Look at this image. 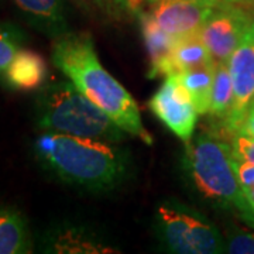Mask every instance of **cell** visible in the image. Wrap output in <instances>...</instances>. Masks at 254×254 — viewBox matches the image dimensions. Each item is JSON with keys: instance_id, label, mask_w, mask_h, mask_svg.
Segmentation results:
<instances>
[{"instance_id": "obj_27", "label": "cell", "mask_w": 254, "mask_h": 254, "mask_svg": "<svg viewBox=\"0 0 254 254\" xmlns=\"http://www.w3.org/2000/svg\"><path fill=\"white\" fill-rule=\"evenodd\" d=\"M223 1H230V3H236V0H223Z\"/></svg>"}, {"instance_id": "obj_3", "label": "cell", "mask_w": 254, "mask_h": 254, "mask_svg": "<svg viewBox=\"0 0 254 254\" xmlns=\"http://www.w3.org/2000/svg\"><path fill=\"white\" fill-rule=\"evenodd\" d=\"M37 128L75 137L119 143L126 131L88 99L71 81H54L38 89L34 100Z\"/></svg>"}, {"instance_id": "obj_5", "label": "cell", "mask_w": 254, "mask_h": 254, "mask_svg": "<svg viewBox=\"0 0 254 254\" xmlns=\"http://www.w3.org/2000/svg\"><path fill=\"white\" fill-rule=\"evenodd\" d=\"M155 226L165 247L178 254H219L226 240L205 216L177 202H163L155 210Z\"/></svg>"}, {"instance_id": "obj_8", "label": "cell", "mask_w": 254, "mask_h": 254, "mask_svg": "<svg viewBox=\"0 0 254 254\" xmlns=\"http://www.w3.org/2000/svg\"><path fill=\"white\" fill-rule=\"evenodd\" d=\"M233 82V106L225 122L233 136L239 131L246 110L254 100V18L240 44L227 60Z\"/></svg>"}, {"instance_id": "obj_26", "label": "cell", "mask_w": 254, "mask_h": 254, "mask_svg": "<svg viewBox=\"0 0 254 254\" xmlns=\"http://www.w3.org/2000/svg\"><path fill=\"white\" fill-rule=\"evenodd\" d=\"M154 1H157V0H147V6H150V4L154 3Z\"/></svg>"}, {"instance_id": "obj_15", "label": "cell", "mask_w": 254, "mask_h": 254, "mask_svg": "<svg viewBox=\"0 0 254 254\" xmlns=\"http://www.w3.org/2000/svg\"><path fill=\"white\" fill-rule=\"evenodd\" d=\"M177 75L184 89L192 100L198 115H208L215 75V61Z\"/></svg>"}, {"instance_id": "obj_12", "label": "cell", "mask_w": 254, "mask_h": 254, "mask_svg": "<svg viewBox=\"0 0 254 254\" xmlns=\"http://www.w3.org/2000/svg\"><path fill=\"white\" fill-rule=\"evenodd\" d=\"M48 66L43 55L20 48L9 65L3 82L14 91H37L46 85Z\"/></svg>"}, {"instance_id": "obj_1", "label": "cell", "mask_w": 254, "mask_h": 254, "mask_svg": "<svg viewBox=\"0 0 254 254\" xmlns=\"http://www.w3.org/2000/svg\"><path fill=\"white\" fill-rule=\"evenodd\" d=\"M51 60L68 81L109 115L127 134L138 137L145 144H153L136 100L100 64L89 33L68 31L54 38Z\"/></svg>"}, {"instance_id": "obj_16", "label": "cell", "mask_w": 254, "mask_h": 254, "mask_svg": "<svg viewBox=\"0 0 254 254\" xmlns=\"http://www.w3.org/2000/svg\"><path fill=\"white\" fill-rule=\"evenodd\" d=\"M209 63H213V60L199 34L177 38L170 57L171 73L184 72Z\"/></svg>"}, {"instance_id": "obj_24", "label": "cell", "mask_w": 254, "mask_h": 254, "mask_svg": "<svg viewBox=\"0 0 254 254\" xmlns=\"http://www.w3.org/2000/svg\"><path fill=\"white\" fill-rule=\"evenodd\" d=\"M78 7H81L85 11H98V13H108L106 11V4L105 0H71Z\"/></svg>"}, {"instance_id": "obj_20", "label": "cell", "mask_w": 254, "mask_h": 254, "mask_svg": "<svg viewBox=\"0 0 254 254\" xmlns=\"http://www.w3.org/2000/svg\"><path fill=\"white\" fill-rule=\"evenodd\" d=\"M105 4L113 16H137L147 9V0H105Z\"/></svg>"}, {"instance_id": "obj_6", "label": "cell", "mask_w": 254, "mask_h": 254, "mask_svg": "<svg viewBox=\"0 0 254 254\" xmlns=\"http://www.w3.org/2000/svg\"><path fill=\"white\" fill-rule=\"evenodd\" d=\"M236 4L220 1L198 33L215 63L230 58L253 21V16Z\"/></svg>"}, {"instance_id": "obj_25", "label": "cell", "mask_w": 254, "mask_h": 254, "mask_svg": "<svg viewBox=\"0 0 254 254\" xmlns=\"http://www.w3.org/2000/svg\"><path fill=\"white\" fill-rule=\"evenodd\" d=\"M247 1H254V0H236V3H247Z\"/></svg>"}, {"instance_id": "obj_23", "label": "cell", "mask_w": 254, "mask_h": 254, "mask_svg": "<svg viewBox=\"0 0 254 254\" xmlns=\"http://www.w3.org/2000/svg\"><path fill=\"white\" fill-rule=\"evenodd\" d=\"M237 133L254 137V100L250 103V106L247 108V110H246L245 118H243V122H242V125L239 127Z\"/></svg>"}, {"instance_id": "obj_4", "label": "cell", "mask_w": 254, "mask_h": 254, "mask_svg": "<svg viewBox=\"0 0 254 254\" xmlns=\"http://www.w3.org/2000/svg\"><path fill=\"white\" fill-rule=\"evenodd\" d=\"M184 165L195 188L205 198L236 209L247 223L254 226V212L233 167L232 145L209 133H199L187 143Z\"/></svg>"}, {"instance_id": "obj_21", "label": "cell", "mask_w": 254, "mask_h": 254, "mask_svg": "<svg viewBox=\"0 0 254 254\" xmlns=\"http://www.w3.org/2000/svg\"><path fill=\"white\" fill-rule=\"evenodd\" d=\"M232 154L236 160L254 164V137L235 133L232 137Z\"/></svg>"}, {"instance_id": "obj_14", "label": "cell", "mask_w": 254, "mask_h": 254, "mask_svg": "<svg viewBox=\"0 0 254 254\" xmlns=\"http://www.w3.org/2000/svg\"><path fill=\"white\" fill-rule=\"evenodd\" d=\"M33 242L26 218L11 206H0V254H27Z\"/></svg>"}, {"instance_id": "obj_9", "label": "cell", "mask_w": 254, "mask_h": 254, "mask_svg": "<svg viewBox=\"0 0 254 254\" xmlns=\"http://www.w3.org/2000/svg\"><path fill=\"white\" fill-rule=\"evenodd\" d=\"M220 1L223 0H157L145 10L161 30L180 38L198 34Z\"/></svg>"}, {"instance_id": "obj_17", "label": "cell", "mask_w": 254, "mask_h": 254, "mask_svg": "<svg viewBox=\"0 0 254 254\" xmlns=\"http://www.w3.org/2000/svg\"><path fill=\"white\" fill-rule=\"evenodd\" d=\"M233 106V82L227 61L215 63V75L212 86V98L209 113L212 118L226 122Z\"/></svg>"}, {"instance_id": "obj_7", "label": "cell", "mask_w": 254, "mask_h": 254, "mask_svg": "<svg viewBox=\"0 0 254 254\" xmlns=\"http://www.w3.org/2000/svg\"><path fill=\"white\" fill-rule=\"evenodd\" d=\"M148 108L155 118L185 144L192 140L199 115L177 73L165 75L161 86L148 100Z\"/></svg>"}, {"instance_id": "obj_18", "label": "cell", "mask_w": 254, "mask_h": 254, "mask_svg": "<svg viewBox=\"0 0 254 254\" xmlns=\"http://www.w3.org/2000/svg\"><path fill=\"white\" fill-rule=\"evenodd\" d=\"M21 30L9 23H0V81L4 79L9 65L18 50L21 48Z\"/></svg>"}, {"instance_id": "obj_2", "label": "cell", "mask_w": 254, "mask_h": 254, "mask_svg": "<svg viewBox=\"0 0 254 254\" xmlns=\"http://www.w3.org/2000/svg\"><path fill=\"white\" fill-rule=\"evenodd\" d=\"M34 155L47 173L75 188L108 190L125 180L128 157L115 143L55 131H41Z\"/></svg>"}, {"instance_id": "obj_10", "label": "cell", "mask_w": 254, "mask_h": 254, "mask_svg": "<svg viewBox=\"0 0 254 254\" xmlns=\"http://www.w3.org/2000/svg\"><path fill=\"white\" fill-rule=\"evenodd\" d=\"M44 252L69 254H113L116 249L102 242L99 237L82 226H57L43 237Z\"/></svg>"}, {"instance_id": "obj_13", "label": "cell", "mask_w": 254, "mask_h": 254, "mask_svg": "<svg viewBox=\"0 0 254 254\" xmlns=\"http://www.w3.org/2000/svg\"><path fill=\"white\" fill-rule=\"evenodd\" d=\"M140 21V27L143 33L145 47L150 57V72L148 78L154 79L160 75H170V57L173 47L177 41V37L170 36L154 21V18L150 16L147 10L140 11L136 16Z\"/></svg>"}, {"instance_id": "obj_22", "label": "cell", "mask_w": 254, "mask_h": 254, "mask_svg": "<svg viewBox=\"0 0 254 254\" xmlns=\"http://www.w3.org/2000/svg\"><path fill=\"white\" fill-rule=\"evenodd\" d=\"M226 252L230 254H254L253 232H239L226 240Z\"/></svg>"}, {"instance_id": "obj_11", "label": "cell", "mask_w": 254, "mask_h": 254, "mask_svg": "<svg viewBox=\"0 0 254 254\" xmlns=\"http://www.w3.org/2000/svg\"><path fill=\"white\" fill-rule=\"evenodd\" d=\"M26 21L41 34L57 38L71 31L64 0H11Z\"/></svg>"}, {"instance_id": "obj_19", "label": "cell", "mask_w": 254, "mask_h": 254, "mask_svg": "<svg viewBox=\"0 0 254 254\" xmlns=\"http://www.w3.org/2000/svg\"><path fill=\"white\" fill-rule=\"evenodd\" d=\"M233 167L242 185V190L245 192L246 199L254 212V164L236 160L233 157Z\"/></svg>"}]
</instances>
